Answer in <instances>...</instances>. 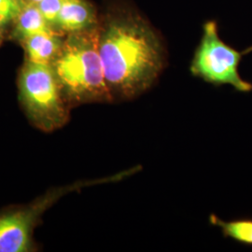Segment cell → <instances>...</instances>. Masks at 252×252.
I'll return each mask as SVG.
<instances>
[{"label": "cell", "mask_w": 252, "mask_h": 252, "mask_svg": "<svg viewBox=\"0 0 252 252\" xmlns=\"http://www.w3.org/2000/svg\"><path fill=\"white\" fill-rule=\"evenodd\" d=\"M53 66L68 104L113 101L100 56L98 27L69 34Z\"/></svg>", "instance_id": "obj_2"}, {"label": "cell", "mask_w": 252, "mask_h": 252, "mask_svg": "<svg viewBox=\"0 0 252 252\" xmlns=\"http://www.w3.org/2000/svg\"><path fill=\"white\" fill-rule=\"evenodd\" d=\"M14 22L15 27L13 34L21 41L38 33L54 30L35 3L26 2Z\"/></svg>", "instance_id": "obj_8"}, {"label": "cell", "mask_w": 252, "mask_h": 252, "mask_svg": "<svg viewBox=\"0 0 252 252\" xmlns=\"http://www.w3.org/2000/svg\"><path fill=\"white\" fill-rule=\"evenodd\" d=\"M0 36H1V26H0Z\"/></svg>", "instance_id": "obj_13"}, {"label": "cell", "mask_w": 252, "mask_h": 252, "mask_svg": "<svg viewBox=\"0 0 252 252\" xmlns=\"http://www.w3.org/2000/svg\"><path fill=\"white\" fill-rule=\"evenodd\" d=\"M28 61L51 63L62 49L63 41L55 30L38 33L23 41Z\"/></svg>", "instance_id": "obj_7"}, {"label": "cell", "mask_w": 252, "mask_h": 252, "mask_svg": "<svg viewBox=\"0 0 252 252\" xmlns=\"http://www.w3.org/2000/svg\"><path fill=\"white\" fill-rule=\"evenodd\" d=\"M75 187L54 189L28 207L0 213V252H29L31 234L37 220L61 195Z\"/></svg>", "instance_id": "obj_5"}, {"label": "cell", "mask_w": 252, "mask_h": 252, "mask_svg": "<svg viewBox=\"0 0 252 252\" xmlns=\"http://www.w3.org/2000/svg\"><path fill=\"white\" fill-rule=\"evenodd\" d=\"M26 2H30V3H35V4H36V3H38L39 1H41V0H25Z\"/></svg>", "instance_id": "obj_12"}, {"label": "cell", "mask_w": 252, "mask_h": 252, "mask_svg": "<svg viewBox=\"0 0 252 252\" xmlns=\"http://www.w3.org/2000/svg\"><path fill=\"white\" fill-rule=\"evenodd\" d=\"M99 53L113 101L138 97L164 67L161 38L139 14L129 10L110 16L99 28Z\"/></svg>", "instance_id": "obj_1"}, {"label": "cell", "mask_w": 252, "mask_h": 252, "mask_svg": "<svg viewBox=\"0 0 252 252\" xmlns=\"http://www.w3.org/2000/svg\"><path fill=\"white\" fill-rule=\"evenodd\" d=\"M63 0H41L36 3V6L47 20V22L55 27L60 10L63 5Z\"/></svg>", "instance_id": "obj_11"}, {"label": "cell", "mask_w": 252, "mask_h": 252, "mask_svg": "<svg viewBox=\"0 0 252 252\" xmlns=\"http://www.w3.org/2000/svg\"><path fill=\"white\" fill-rule=\"evenodd\" d=\"M209 222L219 227L226 237L240 243L252 245V220L243 219L227 221L212 214L209 217Z\"/></svg>", "instance_id": "obj_9"}, {"label": "cell", "mask_w": 252, "mask_h": 252, "mask_svg": "<svg viewBox=\"0 0 252 252\" xmlns=\"http://www.w3.org/2000/svg\"><path fill=\"white\" fill-rule=\"evenodd\" d=\"M251 52L252 47L239 52L227 45L219 36L216 23L207 22L190 63V72L213 85H230L238 92L249 93L252 84L241 78L238 67L243 55Z\"/></svg>", "instance_id": "obj_4"}, {"label": "cell", "mask_w": 252, "mask_h": 252, "mask_svg": "<svg viewBox=\"0 0 252 252\" xmlns=\"http://www.w3.org/2000/svg\"><path fill=\"white\" fill-rule=\"evenodd\" d=\"M94 6L87 0H63L55 27L59 31L76 33L96 27Z\"/></svg>", "instance_id": "obj_6"}, {"label": "cell", "mask_w": 252, "mask_h": 252, "mask_svg": "<svg viewBox=\"0 0 252 252\" xmlns=\"http://www.w3.org/2000/svg\"><path fill=\"white\" fill-rule=\"evenodd\" d=\"M19 93L23 108L37 128L54 131L67 123L69 105L51 63L27 61L20 74Z\"/></svg>", "instance_id": "obj_3"}, {"label": "cell", "mask_w": 252, "mask_h": 252, "mask_svg": "<svg viewBox=\"0 0 252 252\" xmlns=\"http://www.w3.org/2000/svg\"><path fill=\"white\" fill-rule=\"evenodd\" d=\"M25 3V0H0V26L14 22Z\"/></svg>", "instance_id": "obj_10"}]
</instances>
